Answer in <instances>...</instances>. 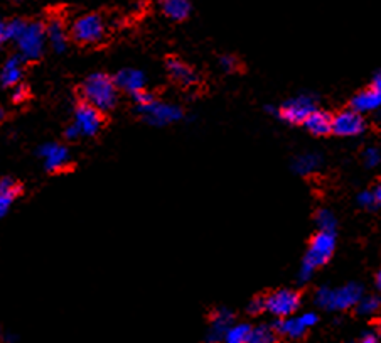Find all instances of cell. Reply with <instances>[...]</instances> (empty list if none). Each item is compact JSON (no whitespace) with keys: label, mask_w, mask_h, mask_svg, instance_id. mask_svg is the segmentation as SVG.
I'll use <instances>...</instances> for the list:
<instances>
[{"label":"cell","mask_w":381,"mask_h":343,"mask_svg":"<svg viewBox=\"0 0 381 343\" xmlns=\"http://www.w3.org/2000/svg\"><path fill=\"white\" fill-rule=\"evenodd\" d=\"M334 249H336L334 232L319 230V234L312 237L307 252H305L302 266H300L299 271V279L302 281V283L311 279L316 269L324 266V264L332 257Z\"/></svg>","instance_id":"7a4b0ae2"},{"label":"cell","mask_w":381,"mask_h":343,"mask_svg":"<svg viewBox=\"0 0 381 343\" xmlns=\"http://www.w3.org/2000/svg\"><path fill=\"white\" fill-rule=\"evenodd\" d=\"M46 38L47 44L52 47V51L56 52H64L68 50L71 33L66 28L64 21L61 17H51L46 24Z\"/></svg>","instance_id":"7c38bea8"},{"label":"cell","mask_w":381,"mask_h":343,"mask_svg":"<svg viewBox=\"0 0 381 343\" xmlns=\"http://www.w3.org/2000/svg\"><path fill=\"white\" fill-rule=\"evenodd\" d=\"M380 107H381V91L375 90V88L360 91V94L354 95V99L351 100V108L360 113L373 112V110Z\"/></svg>","instance_id":"d6986e66"},{"label":"cell","mask_w":381,"mask_h":343,"mask_svg":"<svg viewBox=\"0 0 381 343\" xmlns=\"http://www.w3.org/2000/svg\"><path fill=\"white\" fill-rule=\"evenodd\" d=\"M118 86L106 73H91L81 83V100L101 112H108L118 102Z\"/></svg>","instance_id":"6da1fadb"},{"label":"cell","mask_w":381,"mask_h":343,"mask_svg":"<svg viewBox=\"0 0 381 343\" xmlns=\"http://www.w3.org/2000/svg\"><path fill=\"white\" fill-rule=\"evenodd\" d=\"M28 28V22L24 19H12L7 21V39L8 41H17L21 38V34L24 33V29Z\"/></svg>","instance_id":"4316f807"},{"label":"cell","mask_w":381,"mask_h":343,"mask_svg":"<svg viewBox=\"0 0 381 343\" xmlns=\"http://www.w3.org/2000/svg\"><path fill=\"white\" fill-rule=\"evenodd\" d=\"M251 325L248 323H233L224 333L223 343H248L250 338Z\"/></svg>","instance_id":"cb8c5ba5"},{"label":"cell","mask_w":381,"mask_h":343,"mask_svg":"<svg viewBox=\"0 0 381 343\" xmlns=\"http://www.w3.org/2000/svg\"><path fill=\"white\" fill-rule=\"evenodd\" d=\"M321 156L316 152H304L299 154V156L295 157L294 162H292V169L295 171L297 174L300 176H307L316 173V171L321 168Z\"/></svg>","instance_id":"7402d4cb"},{"label":"cell","mask_w":381,"mask_h":343,"mask_svg":"<svg viewBox=\"0 0 381 343\" xmlns=\"http://www.w3.org/2000/svg\"><path fill=\"white\" fill-rule=\"evenodd\" d=\"M28 96H29L28 86L22 85V83H19V85L12 88V100H14L16 103H22L24 100H28Z\"/></svg>","instance_id":"4dcf8cb0"},{"label":"cell","mask_w":381,"mask_h":343,"mask_svg":"<svg viewBox=\"0 0 381 343\" xmlns=\"http://www.w3.org/2000/svg\"><path fill=\"white\" fill-rule=\"evenodd\" d=\"M375 196H376V201H378V203L381 205V186H376L375 188Z\"/></svg>","instance_id":"74e56055"},{"label":"cell","mask_w":381,"mask_h":343,"mask_svg":"<svg viewBox=\"0 0 381 343\" xmlns=\"http://www.w3.org/2000/svg\"><path fill=\"white\" fill-rule=\"evenodd\" d=\"M358 203L361 206H365V208H371V206H375L378 201H376L375 191H361L360 195H358Z\"/></svg>","instance_id":"f546056e"},{"label":"cell","mask_w":381,"mask_h":343,"mask_svg":"<svg viewBox=\"0 0 381 343\" xmlns=\"http://www.w3.org/2000/svg\"><path fill=\"white\" fill-rule=\"evenodd\" d=\"M365 118L356 110H344V112L338 113L332 117V132L343 137H356L365 132Z\"/></svg>","instance_id":"30bf717a"},{"label":"cell","mask_w":381,"mask_h":343,"mask_svg":"<svg viewBox=\"0 0 381 343\" xmlns=\"http://www.w3.org/2000/svg\"><path fill=\"white\" fill-rule=\"evenodd\" d=\"M166 68H167V73H169V77L177 83V85H181L184 88H190L198 83L196 72H194L189 64H186L183 60L169 58L166 61Z\"/></svg>","instance_id":"5bb4252c"},{"label":"cell","mask_w":381,"mask_h":343,"mask_svg":"<svg viewBox=\"0 0 381 343\" xmlns=\"http://www.w3.org/2000/svg\"><path fill=\"white\" fill-rule=\"evenodd\" d=\"M300 306V294L294 289H277L265 296V310L277 318L292 316Z\"/></svg>","instance_id":"52a82bcc"},{"label":"cell","mask_w":381,"mask_h":343,"mask_svg":"<svg viewBox=\"0 0 381 343\" xmlns=\"http://www.w3.org/2000/svg\"><path fill=\"white\" fill-rule=\"evenodd\" d=\"M316 222L319 230L322 232H336V225H338L334 213H332L331 210H319Z\"/></svg>","instance_id":"484cf974"},{"label":"cell","mask_w":381,"mask_h":343,"mask_svg":"<svg viewBox=\"0 0 381 343\" xmlns=\"http://www.w3.org/2000/svg\"><path fill=\"white\" fill-rule=\"evenodd\" d=\"M278 335L287 338H302L307 333V327H305L300 316H287V318H278L275 325H273Z\"/></svg>","instance_id":"e0dca14e"},{"label":"cell","mask_w":381,"mask_h":343,"mask_svg":"<svg viewBox=\"0 0 381 343\" xmlns=\"http://www.w3.org/2000/svg\"><path fill=\"white\" fill-rule=\"evenodd\" d=\"M277 335L278 333L273 325H256V327H251L248 343H275Z\"/></svg>","instance_id":"603a6c76"},{"label":"cell","mask_w":381,"mask_h":343,"mask_svg":"<svg viewBox=\"0 0 381 343\" xmlns=\"http://www.w3.org/2000/svg\"><path fill=\"white\" fill-rule=\"evenodd\" d=\"M21 195V184L14 179L4 178L0 179V218H4L11 210L16 198Z\"/></svg>","instance_id":"ac0fdd59"},{"label":"cell","mask_w":381,"mask_h":343,"mask_svg":"<svg viewBox=\"0 0 381 343\" xmlns=\"http://www.w3.org/2000/svg\"><path fill=\"white\" fill-rule=\"evenodd\" d=\"M4 118H6V110H4L2 107H0V122H2Z\"/></svg>","instance_id":"ab89813d"},{"label":"cell","mask_w":381,"mask_h":343,"mask_svg":"<svg viewBox=\"0 0 381 343\" xmlns=\"http://www.w3.org/2000/svg\"><path fill=\"white\" fill-rule=\"evenodd\" d=\"M7 21L0 19V47L4 46V43H7Z\"/></svg>","instance_id":"e575fe53"},{"label":"cell","mask_w":381,"mask_h":343,"mask_svg":"<svg viewBox=\"0 0 381 343\" xmlns=\"http://www.w3.org/2000/svg\"><path fill=\"white\" fill-rule=\"evenodd\" d=\"M220 64L226 73H233L238 69V61L234 56H223V58L220 60Z\"/></svg>","instance_id":"1f68e13d"},{"label":"cell","mask_w":381,"mask_h":343,"mask_svg":"<svg viewBox=\"0 0 381 343\" xmlns=\"http://www.w3.org/2000/svg\"><path fill=\"white\" fill-rule=\"evenodd\" d=\"M25 61L22 60L21 55H14L11 58H7L6 63L2 66V72H0V81L4 86L14 88L22 80V66Z\"/></svg>","instance_id":"2e32d148"},{"label":"cell","mask_w":381,"mask_h":343,"mask_svg":"<svg viewBox=\"0 0 381 343\" xmlns=\"http://www.w3.org/2000/svg\"><path fill=\"white\" fill-rule=\"evenodd\" d=\"M363 157H365V164L368 168H375L381 162V152L376 147H368Z\"/></svg>","instance_id":"83f0119b"},{"label":"cell","mask_w":381,"mask_h":343,"mask_svg":"<svg viewBox=\"0 0 381 343\" xmlns=\"http://www.w3.org/2000/svg\"><path fill=\"white\" fill-rule=\"evenodd\" d=\"M381 308V300L378 296H363L356 305L358 313L363 316H370L378 313Z\"/></svg>","instance_id":"d4e9b609"},{"label":"cell","mask_w":381,"mask_h":343,"mask_svg":"<svg viewBox=\"0 0 381 343\" xmlns=\"http://www.w3.org/2000/svg\"><path fill=\"white\" fill-rule=\"evenodd\" d=\"M363 298V288L356 283H349L341 288H319L316 293V303L322 310L344 311L356 306Z\"/></svg>","instance_id":"3957f363"},{"label":"cell","mask_w":381,"mask_h":343,"mask_svg":"<svg viewBox=\"0 0 381 343\" xmlns=\"http://www.w3.org/2000/svg\"><path fill=\"white\" fill-rule=\"evenodd\" d=\"M360 343H378V337L375 333H366V335H363Z\"/></svg>","instance_id":"d590c367"},{"label":"cell","mask_w":381,"mask_h":343,"mask_svg":"<svg viewBox=\"0 0 381 343\" xmlns=\"http://www.w3.org/2000/svg\"><path fill=\"white\" fill-rule=\"evenodd\" d=\"M376 286H378V289L381 291V269H380L378 274H376Z\"/></svg>","instance_id":"f35d334b"},{"label":"cell","mask_w":381,"mask_h":343,"mask_svg":"<svg viewBox=\"0 0 381 343\" xmlns=\"http://www.w3.org/2000/svg\"><path fill=\"white\" fill-rule=\"evenodd\" d=\"M380 328H381V320H380Z\"/></svg>","instance_id":"60d3db41"},{"label":"cell","mask_w":381,"mask_h":343,"mask_svg":"<svg viewBox=\"0 0 381 343\" xmlns=\"http://www.w3.org/2000/svg\"><path fill=\"white\" fill-rule=\"evenodd\" d=\"M64 137L69 139V140H76V139L81 137V134H79V130H78L76 125L69 124L68 127H66V130H64Z\"/></svg>","instance_id":"836d02e7"},{"label":"cell","mask_w":381,"mask_h":343,"mask_svg":"<svg viewBox=\"0 0 381 343\" xmlns=\"http://www.w3.org/2000/svg\"><path fill=\"white\" fill-rule=\"evenodd\" d=\"M300 320H302L304 325H305V327H307V328L316 327V323L319 322L317 315H316V313H312V311H307V313H302V315H300Z\"/></svg>","instance_id":"d6a6232c"},{"label":"cell","mask_w":381,"mask_h":343,"mask_svg":"<svg viewBox=\"0 0 381 343\" xmlns=\"http://www.w3.org/2000/svg\"><path fill=\"white\" fill-rule=\"evenodd\" d=\"M73 124L78 127L81 137H93L103 127V112L81 100L74 108Z\"/></svg>","instance_id":"9c48e42d"},{"label":"cell","mask_w":381,"mask_h":343,"mask_svg":"<svg viewBox=\"0 0 381 343\" xmlns=\"http://www.w3.org/2000/svg\"><path fill=\"white\" fill-rule=\"evenodd\" d=\"M161 9L164 16L179 22L188 19L193 6H190V0H161Z\"/></svg>","instance_id":"44dd1931"},{"label":"cell","mask_w":381,"mask_h":343,"mask_svg":"<svg viewBox=\"0 0 381 343\" xmlns=\"http://www.w3.org/2000/svg\"><path fill=\"white\" fill-rule=\"evenodd\" d=\"M314 110H317L316 100L309 95H299L295 99H290L285 103H282L280 108H277V116L283 122H287V124L304 125L305 118L311 116Z\"/></svg>","instance_id":"ba28073f"},{"label":"cell","mask_w":381,"mask_h":343,"mask_svg":"<svg viewBox=\"0 0 381 343\" xmlns=\"http://www.w3.org/2000/svg\"><path fill=\"white\" fill-rule=\"evenodd\" d=\"M248 313L250 315H260V313H263V311H267L265 310V296L263 298H254V300H251L250 303H248Z\"/></svg>","instance_id":"f1b7e54d"},{"label":"cell","mask_w":381,"mask_h":343,"mask_svg":"<svg viewBox=\"0 0 381 343\" xmlns=\"http://www.w3.org/2000/svg\"><path fill=\"white\" fill-rule=\"evenodd\" d=\"M46 26L41 22H28V28L17 39V50L24 61H38L46 47Z\"/></svg>","instance_id":"8992f818"},{"label":"cell","mask_w":381,"mask_h":343,"mask_svg":"<svg viewBox=\"0 0 381 343\" xmlns=\"http://www.w3.org/2000/svg\"><path fill=\"white\" fill-rule=\"evenodd\" d=\"M137 110H139L140 117L144 118L147 124L156 127L174 124V122H179L184 118L183 108L177 107L174 103L162 102V100L156 99V96H154L152 100H149L147 103L139 105Z\"/></svg>","instance_id":"5b68a950"},{"label":"cell","mask_w":381,"mask_h":343,"mask_svg":"<svg viewBox=\"0 0 381 343\" xmlns=\"http://www.w3.org/2000/svg\"><path fill=\"white\" fill-rule=\"evenodd\" d=\"M371 88H375V90L381 91V72L375 74V78H373V86H371Z\"/></svg>","instance_id":"8d00e7d4"},{"label":"cell","mask_w":381,"mask_h":343,"mask_svg":"<svg viewBox=\"0 0 381 343\" xmlns=\"http://www.w3.org/2000/svg\"><path fill=\"white\" fill-rule=\"evenodd\" d=\"M234 323L233 313L226 308H220L216 310L211 316L210 330H207V342L210 343H220L223 342L224 333L228 332V328Z\"/></svg>","instance_id":"4fadbf2b"},{"label":"cell","mask_w":381,"mask_h":343,"mask_svg":"<svg viewBox=\"0 0 381 343\" xmlns=\"http://www.w3.org/2000/svg\"><path fill=\"white\" fill-rule=\"evenodd\" d=\"M305 129L314 135H327L332 132V117L322 110H314V112L305 118Z\"/></svg>","instance_id":"ffe728a7"},{"label":"cell","mask_w":381,"mask_h":343,"mask_svg":"<svg viewBox=\"0 0 381 343\" xmlns=\"http://www.w3.org/2000/svg\"><path fill=\"white\" fill-rule=\"evenodd\" d=\"M71 39L81 46H96L106 38V22L100 14L79 16L71 24Z\"/></svg>","instance_id":"277c9868"},{"label":"cell","mask_w":381,"mask_h":343,"mask_svg":"<svg viewBox=\"0 0 381 343\" xmlns=\"http://www.w3.org/2000/svg\"><path fill=\"white\" fill-rule=\"evenodd\" d=\"M38 154L44 162V168L50 173H59L69 164V152L63 144L46 142L44 146L39 147Z\"/></svg>","instance_id":"8fae6325"},{"label":"cell","mask_w":381,"mask_h":343,"mask_svg":"<svg viewBox=\"0 0 381 343\" xmlns=\"http://www.w3.org/2000/svg\"><path fill=\"white\" fill-rule=\"evenodd\" d=\"M115 83H117L118 90L127 91V94L135 95L139 91L145 90V74L140 69L135 68H125L120 69L115 74Z\"/></svg>","instance_id":"9a60e30c"}]
</instances>
